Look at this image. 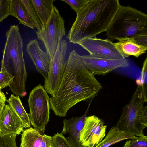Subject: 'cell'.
I'll return each mask as SVG.
<instances>
[{
  "label": "cell",
  "instance_id": "5bb4252c",
  "mask_svg": "<svg viewBox=\"0 0 147 147\" xmlns=\"http://www.w3.org/2000/svg\"><path fill=\"white\" fill-rule=\"evenodd\" d=\"M26 51L33 62L36 70L45 79L48 76L51 59L46 53L40 48L36 39L30 41L27 44Z\"/></svg>",
  "mask_w": 147,
  "mask_h": 147
},
{
  "label": "cell",
  "instance_id": "44dd1931",
  "mask_svg": "<svg viewBox=\"0 0 147 147\" xmlns=\"http://www.w3.org/2000/svg\"><path fill=\"white\" fill-rule=\"evenodd\" d=\"M27 11L30 17L35 26V28L39 31L43 27L32 4L29 0H20Z\"/></svg>",
  "mask_w": 147,
  "mask_h": 147
},
{
  "label": "cell",
  "instance_id": "9c48e42d",
  "mask_svg": "<svg viewBox=\"0 0 147 147\" xmlns=\"http://www.w3.org/2000/svg\"><path fill=\"white\" fill-rule=\"evenodd\" d=\"M106 128L103 120L97 116L86 117L80 133V143L85 147H95L105 136Z\"/></svg>",
  "mask_w": 147,
  "mask_h": 147
},
{
  "label": "cell",
  "instance_id": "ac0fdd59",
  "mask_svg": "<svg viewBox=\"0 0 147 147\" xmlns=\"http://www.w3.org/2000/svg\"><path fill=\"white\" fill-rule=\"evenodd\" d=\"M30 0L43 27H44L51 14L55 0Z\"/></svg>",
  "mask_w": 147,
  "mask_h": 147
},
{
  "label": "cell",
  "instance_id": "4316f807",
  "mask_svg": "<svg viewBox=\"0 0 147 147\" xmlns=\"http://www.w3.org/2000/svg\"><path fill=\"white\" fill-rule=\"evenodd\" d=\"M68 4L77 13L88 3L89 0H61Z\"/></svg>",
  "mask_w": 147,
  "mask_h": 147
},
{
  "label": "cell",
  "instance_id": "cb8c5ba5",
  "mask_svg": "<svg viewBox=\"0 0 147 147\" xmlns=\"http://www.w3.org/2000/svg\"><path fill=\"white\" fill-rule=\"evenodd\" d=\"M147 57H146L143 64L141 72V78L140 85L141 87L142 91L145 99L147 98Z\"/></svg>",
  "mask_w": 147,
  "mask_h": 147
},
{
  "label": "cell",
  "instance_id": "7402d4cb",
  "mask_svg": "<svg viewBox=\"0 0 147 147\" xmlns=\"http://www.w3.org/2000/svg\"><path fill=\"white\" fill-rule=\"evenodd\" d=\"M123 147H147V136H135L127 141Z\"/></svg>",
  "mask_w": 147,
  "mask_h": 147
},
{
  "label": "cell",
  "instance_id": "7c38bea8",
  "mask_svg": "<svg viewBox=\"0 0 147 147\" xmlns=\"http://www.w3.org/2000/svg\"><path fill=\"white\" fill-rule=\"evenodd\" d=\"M24 128L22 121L11 106L5 105L0 114V136L9 134L19 135Z\"/></svg>",
  "mask_w": 147,
  "mask_h": 147
},
{
  "label": "cell",
  "instance_id": "1f68e13d",
  "mask_svg": "<svg viewBox=\"0 0 147 147\" xmlns=\"http://www.w3.org/2000/svg\"><path fill=\"white\" fill-rule=\"evenodd\" d=\"M50 147H54L53 145L52 144V143L51 146Z\"/></svg>",
  "mask_w": 147,
  "mask_h": 147
},
{
  "label": "cell",
  "instance_id": "2e32d148",
  "mask_svg": "<svg viewBox=\"0 0 147 147\" xmlns=\"http://www.w3.org/2000/svg\"><path fill=\"white\" fill-rule=\"evenodd\" d=\"M114 45L125 58L130 56L138 57L145 53L147 47L137 44L133 39L127 38L114 43Z\"/></svg>",
  "mask_w": 147,
  "mask_h": 147
},
{
  "label": "cell",
  "instance_id": "4fadbf2b",
  "mask_svg": "<svg viewBox=\"0 0 147 147\" xmlns=\"http://www.w3.org/2000/svg\"><path fill=\"white\" fill-rule=\"evenodd\" d=\"M88 111V109L80 117H73L63 120V127L61 133L67 137V140L71 147H85L81 144L80 139Z\"/></svg>",
  "mask_w": 147,
  "mask_h": 147
},
{
  "label": "cell",
  "instance_id": "d6986e66",
  "mask_svg": "<svg viewBox=\"0 0 147 147\" xmlns=\"http://www.w3.org/2000/svg\"><path fill=\"white\" fill-rule=\"evenodd\" d=\"M135 136L121 131L113 126L109 131L104 139L95 147H109L117 142Z\"/></svg>",
  "mask_w": 147,
  "mask_h": 147
},
{
  "label": "cell",
  "instance_id": "484cf974",
  "mask_svg": "<svg viewBox=\"0 0 147 147\" xmlns=\"http://www.w3.org/2000/svg\"><path fill=\"white\" fill-rule=\"evenodd\" d=\"M14 76L5 70L0 71V89L10 86L13 82Z\"/></svg>",
  "mask_w": 147,
  "mask_h": 147
},
{
  "label": "cell",
  "instance_id": "6da1fadb",
  "mask_svg": "<svg viewBox=\"0 0 147 147\" xmlns=\"http://www.w3.org/2000/svg\"><path fill=\"white\" fill-rule=\"evenodd\" d=\"M102 86L94 75L86 67L75 50L69 53L64 72L54 97L50 98V109L55 114L65 117L78 103L95 96Z\"/></svg>",
  "mask_w": 147,
  "mask_h": 147
},
{
  "label": "cell",
  "instance_id": "52a82bcc",
  "mask_svg": "<svg viewBox=\"0 0 147 147\" xmlns=\"http://www.w3.org/2000/svg\"><path fill=\"white\" fill-rule=\"evenodd\" d=\"M65 21L57 8L53 6L51 14L42 29L36 32L37 38L44 45L51 60L57 50L59 40L65 35Z\"/></svg>",
  "mask_w": 147,
  "mask_h": 147
},
{
  "label": "cell",
  "instance_id": "ffe728a7",
  "mask_svg": "<svg viewBox=\"0 0 147 147\" xmlns=\"http://www.w3.org/2000/svg\"><path fill=\"white\" fill-rule=\"evenodd\" d=\"M6 101L8 102L20 118L24 125V128H27L30 127L31 124L28 114L25 110L19 96L12 94L8 99L6 100Z\"/></svg>",
  "mask_w": 147,
  "mask_h": 147
},
{
  "label": "cell",
  "instance_id": "5b68a950",
  "mask_svg": "<svg viewBox=\"0 0 147 147\" xmlns=\"http://www.w3.org/2000/svg\"><path fill=\"white\" fill-rule=\"evenodd\" d=\"M142 87L138 86L129 102L123 108L119 119L115 126L127 133L144 137V129L147 127V102Z\"/></svg>",
  "mask_w": 147,
  "mask_h": 147
},
{
  "label": "cell",
  "instance_id": "3957f363",
  "mask_svg": "<svg viewBox=\"0 0 147 147\" xmlns=\"http://www.w3.org/2000/svg\"><path fill=\"white\" fill-rule=\"evenodd\" d=\"M5 36L1 70L7 71L14 76L10 89L13 94L22 97L27 94L25 83L28 74L23 56V40L18 26H11Z\"/></svg>",
  "mask_w": 147,
  "mask_h": 147
},
{
  "label": "cell",
  "instance_id": "f1b7e54d",
  "mask_svg": "<svg viewBox=\"0 0 147 147\" xmlns=\"http://www.w3.org/2000/svg\"><path fill=\"white\" fill-rule=\"evenodd\" d=\"M5 101L0 100V114L5 105Z\"/></svg>",
  "mask_w": 147,
  "mask_h": 147
},
{
  "label": "cell",
  "instance_id": "d4e9b609",
  "mask_svg": "<svg viewBox=\"0 0 147 147\" xmlns=\"http://www.w3.org/2000/svg\"><path fill=\"white\" fill-rule=\"evenodd\" d=\"M54 147H71L66 138L61 133H57L52 137Z\"/></svg>",
  "mask_w": 147,
  "mask_h": 147
},
{
  "label": "cell",
  "instance_id": "7a4b0ae2",
  "mask_svg": "<svg viewBox=\"0 0 147 147\" xmlns=\"http://www.w3.org/2000/svg\"><path fill=\"white\" fill-rule=\"evenodd\" d=\"M121 5L118 0H89L77 13L67 36L77 44L106 32Z\"/></svg>",
  "mask_w": 147,
  "mask_h": 147
},
{
  "label": "cell",
  "instance_id": "8992f818",
  "mask_svg": "<svg viewBox=\"0 0 147 147\" xmlns=\"http://www.w3.org/2000/svg\"><path fill=\"white\" fill-rule=\"evenodd\" d=\"M28 114L31 125L42 134L49 121L50 98L44 87L39 84L30 93L28 100Z\"/></svg>",
  "mask_w": 147,
  "mask_h": 147
},
{
  "label": "cell",
  "instance_id": "e0dca14e",
  "mask_svg": "<svg viewBox=\"0 0 147 147\" xmlns=\"http://www.w3.org/2000/svg\"><path fill=\"white\" fill-rule=\"evenodd\" d=\"M9 15L16 18L20 24L34 29L35 26L20 0H9Z\"/></svg>",
  "mask_w": 147,
  "mask_h": 147
},
{
  "label": "cell",
  "instance_id": "f546056e",
  "mask_svg": "<svg viewBox=\"0 0 147 147\" xmlns=\"http://www.w3.org/2000/svg\"><path fill=\"white\" fill-rule=\"evenodd\" d=\"M6 98L3 92H2L0 89V100L5 101H6Z\"/></svg>",
  "mask_w": 147,
  "mask_h": 147
},
{
  "label": "cell",
  "instance_id": "277c9868",
  "mask_svg": "<svg viewBox=\"0 0 147 147\" xmlns=\"http://www.w3.org/2000/svg\"><path fill=\"white\" fill-rule=\"evenodd\" d=\"M106 33L109 39L119 41L147 36V15L129 6L120 5Z\"/></svg>",
  "mask_w": 147,
  "mask_h": 147
},
{
  "label": "cell",
  "instance_id": "30bf717a",
  "mask_svg": "<svg viewBox=\"0 0 147 147\" xmlns=\"http://www.w3.org/2000/svg\"><path fill=\"white\" fill-rule=\"evenodd\" d=\"M77 44L81 46L90 55L94 57L114 59L126 58L117 48L114 43L108 39L96 37L87 38Z\"/></svg>",
  "mask_w": 147,
  "mask_h": 147
},
{
  "label": "cell",
  "instance_id": "4dcf8cb0",
  "mask_svg": "<svg viewBox=\"0 0 147 147\" xmlns=\"http://www.w3.org/2000/svg\"><path fill=\"white\" fill-rule=\"evenodd\" d=\"M3 0H0V7L1 6L2 3L3 2Z\"/></svg>",
  "mask_w": 147,
  "mask_h": 147
},
{
  "label": "cell",
  "instance_id": "603a6c76",
  "mask_svg": "<svg viewBox=\"0 0 147 147\" xmlns=\"http://www.w3.org/2000/svg\"><path fill=\"white\" fill-rule=\"evenodd\" d=\"M17 135L9 134L0 136V147H17L16 139Z\"/></svg>",
  "mask_w": 147,
  "mask_h": 147
},
{
  "label": "cell",
  "instance_id": "83f0119b",
  "mask_svg": "<svg viewBox=\"0 0 147 147\" xmlns=\"http://www.w3.org/2000/svg\"><path fill=\"white\" fill-rule=\"evenodd\" d=\"M9 0H3L0 7V22L9 15Z\"/></svg>",
  "mask_w": 147,
  "mask_h": 147
},
{
  "label": "cell",
  "instance_id": "ba28073f",
  "mask_svg": "<svg viewBox=\"0 0 147 147\" xmlns=\"http://www.w3.org/2000/svg\"><path fill=\"white\" fill-rule=\"evenodd\" d=\"M67 48L66 40L60 39L54 55L51 60L48 76L44 80L43 87L51 97L55 96L63 76L66 64Z\"/></svg>",
  "mask_w": 147,
  "mask_h": 147
},
{
  "label": "cell",
  "instance_id": "8fae6325",
  "mask_svg": "<svg viewBox=\"0 0 147 147\" xmlns=\"http://www.w3.org/2000/svg\"><path fill=\"white\" fill-rule=\"evenodd\" d=\"M80 59L86 68L94 75H105L120 67L129 66L128 60L114 59L98 57L88 55H80Z\"/></svg>",
  "mask_w": 147,
  "mask_h": 147
},
{
  "label": "cell",
  "instance_id": "9a60e30c",
  "mask_svg": "<svg viewBox=\"0 0 147 147\" xmlns=\"http://www.w3.org/2000/svg\"><path fill=\"white\" fill-rule=\"evenodd\" d=\"M21 135L20 147H50L52 144V137L32 127L23 130Z\"/></svg>",
  "mask_w": 147,
  "mask_h": 147
}]
</instances>
